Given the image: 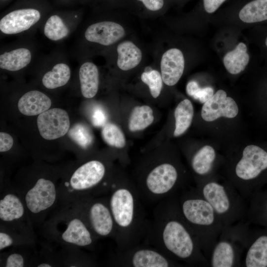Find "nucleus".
I'll return each mask as SVG.
<instances>
[{"instance_id": "obj_23", "label": "nucleus", "mask_w": 267, "mask_h": 267, "mask_svg": "<svg viewBox=\"0 0 267 267\" xmlns=\"http://www.w3.org/2000/svg\"><path fill=\"white\" fill-rule=\"evenodd\" d=\"M247 50L246 44L239 43L233 50L224 55L223 64L229 73L237 74L244 70L249 61V55Z\"/></svg>"}, {"instance_id": "obj_17", "label": "nucleus", "mask_w": 267, "mask_h": 267, "mask_svg": "<svg viewBox=\"0 0 267 267\" xmlns=\"http://www.w3.org/2000/svg\"><path fill=\"white\" fill-rule=\"evenodd\" d=\"M160 68L163 82L167 86L176 85L180 79L184 68V59L178 48H171L162 55Z\"/></svg>"}, {"instance_id": "obj_38", "label": "nucleus", "mask_w": 267, "mask_h": 267, "mask_svg": "<svg viewBox=\"0 0 267 267\" xmlns=\"http://www.w3.org/2000/svg\"><path fill=\"white\" fill-rule=\"evenodd\" d=\"M225 0H203L204 9L209 13L215 12Z\"/></svg>"}, {"instance_id": "obj_29", "label": "nucleus", "mask_w": 267, "mask_h": 267, "mask_svg": "<svg viewBox=\"0 0 267 267\" xmlns=\"http://www.w3.org/2000/svg\"><path fill=\"white\" fill-rule=\"evenodd\" d=\"M68 33V28L58 15H52L46 21L44 34L49 39L58 41L66 37Z\"/></svg>"}, {"instance_id": "obj_25", "label": "nucleus", "mask_w": 267, "mask_h": 267, "mask_svg": "<svg viewBox=\"0 0 267 267\" xmlns=\"http://www.w3.org/2000/svg\"><path fill=\"white\" fill-rule=\"evenodd\" d=\"M193 115V107L189 99H185L178 103L174 112L175 129L174 135L175 136H179L186 131L191 124Z\"/></svg>"}, {"instance_id": "obj_33", "label": "nucleus", "mask_w": 267, "mask_h": 267, "mask_svg": "<svg viewBox=\"0 0 267 267\" xmlns=\"http://www.w3.org/2000/svg\"><path fill=\"white\" fill-rule=\"evenodd\" d=\"M25 265V260L23 256L18 253H13L6 257L4 266L6 267H23Z\"/></svg>"}, {"instance_id": "obj_22", "label": "nucleus", "mask_w": 267, "mask_h": 267, "mask_svg": "<svg viewBox=\"0 0 267 267\" xmlns=\"http://www.w3.org/2000/svg\"><path fill=\"white\" fill-rule=\"evenodd\" d=\"M117 64L122 70L128 71L135 68L141 61L142 53L133 43L125 41L118 45Z\"/></svg>"}, {"instance_id": "obj_19", "label": "nucleus", "mask_w": 267, "mask_h": 267, "mask_svg": "<svg viewBox=\"0 0 267 267\" xmlns=\"http://www.w3.org/2000/svg\"><path fill=\"white\" fill-rule=\"evenodd\" d=\"M216 158V151L210 145L203 146L192 156L190 163L196 177V185L211 178Z\"/></svg>"}, {"instance_id": "obj_1", "label": "nucleus", "mask_w": 267, "mask_h": 267, "mask_svg": "<svg viewBox=\"0 0 267 267\" xmlns=\"http://www.w3.org/2000/svg\"><path fill=\"white\" fill-rule=\"evenodd\" d=\"M177 196L163 199L155 210L145 235L146 241L183 266L208 267L195 236L180 212Z\"/></svg>"}, {"instance_id": "obj_16", "label": "nucleus", "mask_w": 267, "mask_h": 267, "mask_svg": "<svg viewBox=\"0 0 267 267\" xmlns=\"http://www.w3.org/2000/svg\"><path fill=\"white\" fill-rule=\"evenodd\" d=\"M125 34L124 28L119 24L103 21L89 26L85 33V37L89 42L109 45L119 41Z\"/></svg>"}, {"instance_id": "obj_5", "label": "nucleus", "mask_w": 267, "mask_h": 267, "mask_svg": "<svg viewBox=\"0 0 267 267\" xmlns=\"http://www.w3.org/2000/svg\"><path fill=\"white\" fill-rule=\"evenodd\" d=\"M63 209L50 221L48 231L52 238L66 245L92 248L97 239L83 214L74 203Z\"/></svg>"}, {"instance_id": "obj_15", "label": "nucleus", "mask_w": 267, "mask_h": 267, "mask_svg": "<svg viewBox=\"0 0 267 267\" xmlns=\"http://www.w3.org/2000/svg\"><path fill=\"white\" fill-rule=\"evenodd\" d=\"M40 12L35 9L14 10L0 21V30L6 34H15L28 30L40 19Z\"/></svg>"}, {"instance_id": "obj_2", "label": "nucleus", "mask_w": 267, "mask_h": 267, "mask_svg": "<svg viewBox=\"0 0 267 267\" xmlns=\"http://www.w3.org/2000/svg\"><path fill=\"white\" fill-rule=\"evenodd\" d=\"M106 192L116 229L115 240L118 250L139 244L145 237L148 223L145 221L137 188L126 182L113 183Z\"/></svg>"}, {"instance_id": "obj_10", "label": "nucleus", "mask_w": 267, "mask_h": 267, "mask_svg": "<svg viewBox=\"0 0 267 267\" xmlns=\"http://www.w3.org/2000/svg\"><path fill=\"white\" fill-rule=\"evenodd\" d=\"M106 174V167L101 161H89L78 168L72 174L69 180L65 182L68 195L73 196L74 201L89 195L102 182Z\"/></svg>"}, {"instance_id": "obj_4", "label": "nucleus", "mask_w": 267, "mask_h": 267, "mask_svg": "<svg viewBox=\"0 0 267 267\" xmlns=\"http://www.w3.org/2000/svg\"><path fill=\"white\" fill-rule=\"evenodd\" d=\"M195 187L212 206L224 226L246 220L248 202L227 180L210 178Z\"/></svg>"}, {"instance_id": "obj_13", "label": "nucleus", "mask_w": 267, "mask_h": 267, "mask_svg": "<svg viewBox=\"0 0 267 267\" xmlns=\"http://www.w3.org/2000/svg\"><path fill=\"white\" fill-rule=\"evenodd\" d=\"M37 125L41 135L47 140H53L64 135L68 132L70 120L67 112L53 108L40 114Z\"/></svg>"}, {"instance_id": "obj_11", "label": "nucleus", "mask_w": 267, "mask_h": 267, "mask_svg": "<svg viewBox=\"0 0 267 267\" xmlns=\"http://www.w3.org/2000/svg\"><path fill=\"white\" fill-rule=\"evenodd\" d=\"M58 195V189L53 181L41 178L26 189L23 200L28 214L35 218L51 208L57 201Z\"/></svg>"}, {"instance_id": "obj_30", "label": "nucleus", "mask_w": 267, "mask_h": 267, "mask_svg": "<svg viewBox=\"0 0 267 267\" xmlns=\"http://www.w3.org/2000/svg\"><path fill=\"white\" fill-rule=\"evenodd\" d=\"M101 135L104 141L112 147L123 148L126 145V138L123 132L115 124L108 123L104 125Z\"/></svg>"}, {"instance_id": "obj_31", "label": "nucleus", "mask_w": 267, "mask_h": 267, "mask_svg": "<svg viewBox=\"0 0 267 267\" xmlns=\"http://www.w3.org/2000/svg\"><path fill=\"white\" fill-rule=\"evenodd\" d=\"M69 136L84 149L87 148L93 141V134L90 129L81 123L74 125L69 132Z\"/></svg>"}, {"instance_id": "obj_18", "label": "nucleus", "mask_w": 267, "mask_h": 267, "mask_svg": "<svg viewBox=\"0 0 267 267\" xmlns=\"http://www.w3.org/2000/svg\"><path fill=\"white\" fill-rule=\"evenodd\" d=\"M241 267H267V235L262 234L253 238L249 229Z\"/></svg>"}, {"instance_id": "obj_34", "label": "nucleus", "mask_w": 267, "mask_h": 267, "mask_svg": "<svg viewBox=\"0 0 267 267\" xmlns=\"http://www.w3.org/2000/svg\"><path fill=\"white\" fill-rule=\"evenodd\" d=\"M13 232H8L4 229L0 232V250H2L11 246L14 245L16 241V237L13 235Z\"/></svg>"}, {"instance_id": "obj_3", "label": "nucleus", "mask_w": 267, "mask_h": 267, "mask_svg": "<svg viewBox=\"0 0 267 267\" xmlns=\"http://www.w3.org/2000/svg\"><path fill=\"white\" fill-rule=\"evenodd\" d=\"M177 198L180 212L206 259L225 226L196 187L185 189L177 195Z\"/></svg>"}, {"instance_id": "obj_14", "label": "nucleus", "mask_w": 267, "mask_h": 267, "mask_svg": "<svg viewBox=\"0 0 267 267\" xmlns=\"http://www.w3.org/2000/svg\"><path fill=\"white\" fill-rule=\"evenodd\" d=\"M238 113V107L234 100L227 96L225 91L219 89L204 103L201 117L207 122H212L221 117L234 118Z\"/></svg>"}, {"instance_id": "obj_8", "label": "nucleus", "mask_w": 267, "mask_h": 267, "mask_svg": "<svg viewBox=\"0 0 267 267\" xmlns=\"http://www.w3.org/2000/svg\"><path fill=\"white\" fill-rule=\"evenodd\" d=\"M73 203L81 211L97 238H115V224L107 198H95L88 195L78 199Z\"/></svg>"}, {"instance_id": "obj_32", "label": "nucleus", "mask_w": 267, "mask_h": 267, "mask_svg": "<svg viewBox=\"0 0 267 267\" xmlns=\"http://www.w3.org/2000/svg\"><path fill=\"white\" fill-rule=\"evenodd\" d=\"M141 80L148 86L152 96L155 98L158 97L163 86L161 74L155 70L144 72L141 75Z\"/></svg>"}, {"instance_id": "obj_41", "label": "nucleus", "mask_w": 267, "mask_h": 267, "mask_svg": "<svg viewBox=\"0 0 267 267\" xmlns=\"http://www.w3.org/2000/svg\"><path fill=\"white\" fill-rule=\"evenodd\" d=\"M264 214H263L264 215H267V201L266 203V204H264Z\"/></svg>"}, {"instance_id": "obj_28", "label": "nucleus", "mask_w": 267, "mask_h": 267, "mask_svg": "<svg viewBox=\"0 0 267 267\" xmlns=\"http://www.w3.org/2000/svg\"><path fill=\"white\" fill-rule=\"evenodd\" d=\"M70 75L69 67L64 63H58L44 75L42 83L47 89H54L66 84Z\"/></svg>"}, {"instance_id": "obj_20", "label": "nucleus", "mask_w": 267, "mask_h": 267, "mask_svg": "<svg viewBox=\"0 0 267 267\" xmlns=\"http://www.w3.org/2000/svg\"><path fill=\"white\" fill-rule=\"evenodd\" d=\"M51 105L50 99L44 93L38 90L25 93L19 99L18 108L26 116H35L48 110Z\"/></svg>"}, {"instance_id": "obj_21", "label": "nucleus", "mask_w": 267, "mask_h": 267, "mask_svg": "<svg viewBox=\"0 0 267 267\" xmlns=\"http://www.w3.org/2000/svg\"><path fill=\"white\" fill-rule=\"evenodd\" d=\"M79 79L82 95L87 98L93 97L97 92L99 85L96 66L89 62L83 64L79 70Z\"/></svg>"}, {"instance_id": "obj_37", "label": "nucleus", "mask_w": 267, "mask_h": 267, "mask_svg": "<svg viewBox=\"0 0 267 267\" xmlns=\"http://www.w3.org/2000/svg\"><path fill=\"white\" fill-rule=\"evenodd\" d=\"M13 144L12 136L5 133H0V152H3L9 150Z\"/></svg>"}, {"instance_id": "obj_36", "label": "nucleus", "mask_w": 267, "mask_h": 267, "mask_svg": "<svg viewBox=\"0 0 267 267\" xmlns=\"http://www.w3.org/2000/svg\"><path fill=\"white\" fill-rule=\"evenodd\" d=\"M106 120V115L103 109L97 108L94 110L91 116V122L94 126H104L105 125Z\"/></svg>"}, {"instance_id": "obj_7", "label": "nucleus", "mask_w": 267, "mask_h": 267, "mask_svg": "<svg viewBox=\"0 0 267 267\" xmlns=\"http://www.w3.org/2000/svg\"><path fill=\"white\" fill-rule=\"evenodd\" d=\"M267 170V151L256 145L247 146L231 168L227 180L247 200L254 195L258 178Z\"/></svg>"}, {"instance_id": "obj_9", "label": "nucleus", "mask_w": 267, "mask_h": 267, "mask_svg": "<svg viewBox=\"0 0 267 267\" xmlns=\"http://www.w3.org/2000/svg\"><path fill=\"white\" fill-rule=\"evenodd\" d=\"M113 265L131 267H182L156 248L137 244L118 250L113 260Z\"/></svg>"}, {"instance_id": "obj_42", "label": "nucleus", "mask_w": 267, "mask_h": 267, "mask_svg": "<svg viewBox=\"0 0 267 267\" xmlns=\"http://www.w3.org/2000/svg\"><path fill=\"white\" fill-rule=\"evenodd\" d=\"M265 44H266V46H267V37L266 41H265Z\"/></svg>"}, {"instance_id": "obj_27", "label": "nucleus", "mask_w": 267, "mask_h": 267, "mask_svg": "<svg viewBox=\"0 0 267 267\" xmlns=\"http://www.w3.org/2000/svg\"><path fill=\"white\" fill-rule=\"evenodd\" d=\"M154 119L153 111L150 106H135L129 118V129L132 132L143 130L153 123Z\"/></svg>"}, {"instance_id": "obj_39", "label": "nucleus", "mask_w": 267, "mask_h": 267, "mask_svg": "<svg viewBox=\"0 0 267 267\" xmlns=\"http://www.w3.org/2000/svg\"><path fill=\"white\" fill-rule=\"evenodd\" d=\"M142 1L146 8L151 11L160 9L163 6V0H138Z\"/></svg>"}, {"instance_id": "obj_6", "label": "nucleus", "mask_w": 267, "mask_h": 267, "mask_svg": "<svg viewBox=\"0 0 267 267\" xmlns=\"http://www.w3.org/2000/svg\"><path fill=\"white\" fill-rule=\"evenodd\" d=\"M249 225L245 220L224 227L206 258L209 267H241Z\"/></svg>"}, {"instance_id": "obj_12", "label": "nucleus", "mask_w": 267, "mask_h": 267, "mask_svg": "<svg viewBox=\"0 0 267 267\" xmlns=\"http://www.w3.org/2000/svg\"><path fill=\"white\" fill-rule=\"evenodd\" d=\"M28 213L24 201L18 194L6 193L0 200V220L12 232H21Z\"/></svg>"}, {"instance_id": "obj_40", "label": "nucleus", "mask_w": 267, "mask_h": 267, "mask_svg": "<svg viewBox=\"0 0 267 267\" xmlns=\"http://www.w3.org/2000/svg\"><path fill=\"white\" fill-rule=\"evenodd\" d=\"M52 266L51 264L46 263H40L37 265L38 267H51Z\"/></svg>"}, {"instance_id": "obj_35", "label": "nucleus", "mask_w": 267, "mask_h": 267, "mask_svg": "<svg viewBox=\"0 0 267 267\" xmlns=\"http://www.w3.org/2000/svg\"><path fill=\"white\" fill-rule=\"evenodd\" d=\"M213 95L214 90L211 87L201 88L199 87L192 97L199 102L204 103Z\"/></svg>"}, {"instance_id": "obj_24", "label": "nucleus", "mask_w": 267, "mask_h": 267, "mask_svg": "<svg viewBox=\"0 0 267 267\" xmlns=\"http://www.w3.org/2000/svg\"><path fill=\"white\" fill-rule=\"evenodd\" d=\"M31 53L25 48H20L6 52L0 56V68L10 71L19 70L31 61Z\"/></svg>"}, {"instance_id": "obj_26", "label": "nucleus", "mask_w": 267, "mask_h": 267, "mask_svg": "<svg viewBox=\"0 0 267 267\" xmlns=\"http://www.w3.org/2000/svg\"><path fill=\"white\" fill-rule=\"evenodd\" d=\"M240 19L245 23H255L267 20V0H253L240 11Z\"/></svg>"}]
</instances>
